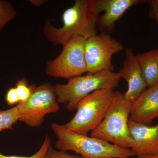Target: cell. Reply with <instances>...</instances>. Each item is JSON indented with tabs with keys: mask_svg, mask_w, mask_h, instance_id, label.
I'll list each match as a JSON object with an SVG mask.
<instances>
[{
	"mask_svg": "<svg viewBox=\"0 0 158 158\" xmlns=\"http://www.w3.org/2000/svg\"><path fill=\"white\" fill-rule=\"evenodd\" d=\"M147 2L144 0H96L97 6L100 13L97 27L102 33L109 34L113 32L115 24L125 12L133 6Z\"/></svg>",
	"mask_w": 158,
	"mask_h": 158,
	"instance_id": "cell-11",
	"label": "cell"
},
{
	"mask_svg": "<svg viewBox=\"0 0 158 158\" xmlns=\"http://www.w3.org/2000/svg\"><path fill=\"white\" fill-rule=\"evenodd\" d=\"M136 158H158V153L153 155H147L137 156Z\"/></svg>",
	"mask_w": 158,
	"mask_h": 158,
	"instance_id": "cell-22",
	"label": "cell"
},
{
	"mask_svg": "<svg viewBox=\"0 0 158 158\" xmlns=\"http://www.w3.org/2000/svg\"><path fill=\"white\" fill-rule=\"evenodd\" d=\"M123 49L121 43L106 33H102L86 39L85 57L87 73L94 74L104 70L113 71V56Z\"/></svg>",
	"mask_w": 158,
	"mask_h": 158,
	"instance_id": "cell-8",
	"label": "cell"
},
{
	"mask_svg": "<svg viewBox=\"0 0 158 158\" xmlns=\"http://www.w3.org/2000/svg\"><path fill=\"white\" fill-rule=\"evenodd\" d=\"M6 100L7 104L9 106L19 103V98L15 88H11L9 89L6 94Z\"/></svg>",
	"mask_w": 158,
	"mask_h": 158,
	"instance_id": "cell-19",
	"label": "cell"
},
{
	"mask_svg": "<svg viewBox=\"0 0 158 158\" xmlns=\"http://www.w3.org/2000/svg\"><path fill=\"white\" fill-rule=\"evenodd\" d=\"M158 118V83L145 90L132 103L129 120L137 123L151 125Z\"/></svg>",
	"mask_w": 158,
	"mask_h": 158,
	"instance_id": "cell-12",
	"label": "cell"
},
{
	"mask_svg": "<svg viewBox=\"0 0 158 158\" xmlns=\"http://www.w3.org/2000/svg\"><path fill=\"white\" fill-rule=\"evenodd\" d=\"M43 158H84L78 156L70 155L65 151H57L54 149L51 145L49 147L45 155Z\"/></svg>",
	"mask_w": 158,
	"mask_h": 158,
	"instance_id": "cell-18",
	"label": "cell"
},
{
	"mask_svg": "<svg viewBox=\"0 0 158 158\" xmlns=\"http://www.w3.org/2000/svg\"><path fill=\"white\" fill-rule=\"evenodd\" d=\"M128 127L133 141L130 149L134 156L158 153V123L152 126L129 120Z\"/></svg>",
	"mask_w": 158,
	"mask_h": 158,
	"instance_id": "cell-9",
	"label": "cell"
},
{
	"mask_svg": "<svg viewBox=\"0 0 158 158\" xmlns=\"http://www.w3.org/2000/svg\"><path fill=\"white\" fill-rule=\"evenodd\" d=\"M19 98V102L26 101L31 96L33 90V85H28L24 78L18 80L15 87Z\"/></svg>",
	"mask_w": 158,
	"mask_h": 158,
	"instance_id": "cell-16",
	"label": "cell"
},
{
	"mask_svg": "<svg viewBox=\"0 0 158 158\" xmlns=\"http://www.w3.org/2000/svg\"><path fill=\"white\" fill-rule=\"evenodd\" d=\"M118 73L121 78L127 82V91L124 94L125 98L134 102L146 90V82L136 55L131 48L127 49L122 68Z\"/></svg>",
	"mask_w": 158,
	"mask_h": 158,
	"instance_id": "cell-10",
	"label": "cell"
},
{
	"mask_svg": "<svg viewBox=\"0 0 158 158\" xmlns=\"http://www.w3.org/2000/svg\"><path fill=\"white\" fill-rule=\"evenodd\" d=\"M149 5V15L158 23V0L148 1Z\"/></svg>",
	"mask_w": 158,
	"mask_h": 158,
	"instance_id": "cell-20",
	"label": "cell"
},
{
	"mask_svg": "<svg viewBox=\"0 0 158 158\" xmlns=\"http://www.w3.org/2000/svg\"><path fill=\"white\" fill-rule=\"evenodd\" d=\"M132 103L124 94L115 91V97L106 116L91 132L93 138L106 141L125 149H130L133 141L128 127Z\"/></svg>",
	"mask_w": 158,
	"mask_h": 158,
	"instance_id": "cell-3",
	"label": "cell"
},
{
	"mask_svg": "<svg viewBox=\"0 0 158 158\" xmlns=\"http://www.w3.org/2000/svg\"><path fill=\"white\" fill-rule=\"evenodd\" d=\"M147 87L158 83V48L136 55Z\"/></svg>",
	"mask_w": 158,
	"mask_h": 158,
	"instance_id": "cell-13",
	"label": "cell"
},
{
	"mask_svg": "<svg viewBox=\"0 0 158 158\" xmlns=\"http://www.w3.org/2000/svg\"><path fill=\"white\" fill-rule=\"evenodd\" d=\"M16 13L14 6L11 3L7 1L0 0V31L9 22L14 19Z\"/></svg>",
	"mask_w": 158,
	"mask_h": 158,
	"instance_id": "cell-15",
	"label": "cell"
},
{
	"mask_svg": "<svg viewBox=\"0 0 158 158\" xmlns=\"http://www.w3.org/2000/svg\"><path fill=\"white\" fill-rule=\"evenodd\" d=\"M51 146L50 138L46 136L42 145L36 153L30 156H8L0 153V158H43L45 155L49 147Z\"/></svg>",
	"mask_w": 158,
	"mask_h": 158,
	"instance_id": "cell-17",
	"label": "cell"
},
{
	"mask_svg": "<svg viewBox=\"0 0 158 158\" xmlns=\"http://www.w3.org/2000/svg\"><path fill=\"white\" fill-rule=\"evenodd\" d=\"M19 113L16 106L6 110H0V132L12 129V126L19 121Z\"/></svg>",
	"mask_w": 158,
	"mask_h": 158,
	"instance_id": "cell-14",
	"label": "cell"
},
{
	"mask_svg": "<svg viewBox=\"0 0 158 158\" xmlns=\"http://www.w3.org/2000/svg\"><path fill=\"white\" fill-rule=\"evenodd\" d=\"M57 138L56 147L59 150L73 151L84 158H129L134 156L130 149L118 147L98 138L66 130L63 125L51 124Z\"/></svg>",
	"mask_w": 158,
	"mask_h": 158,
	"instance_id": "cell-2",
	"label": "cell"
},
{
	"mask_svg": "<svg viewBox=\"0 0 158 158\" xmlns=\"http://www.w3.org/2000/svg\"><path fill=\"white\" fill-rule=\"evenodd\" d=\"M120 80L118 73L104 70L76 77L65 85L57 84L54 88L58 102L67 104L66 109L73 111L76 110L79 102L90 94L101 89H114Z\"/></svg>",
	"mask_w": 158,
	"mask_h": 158,
	"instance_id": "cell-4",
	"label": "cell"
},
{
	"mask_svg": "<svg viewBox=\"0 0 158 158\" xmlns=\"http://www.w3.org/2000/svg\"><path fill=\"white\" fill-rule=\"evenodd\" d=\"M58 103L54 86L48 83L39 86L33 85L29 98L16 106L19 113V121L31 127H39L46 115L58 112L60 109Z\"/></svg>",
	"mask_w": 158,
	"mask_h": 158,
	"instance_id": "cell-6",
	"label": "cell"
},
{
	"mask_svg": "<svg viewBox=\"0 0 158 158\" xmlns=\"http://www.w3.org/2000/svg\"><path fill=\"white\" fill-rule=\"evenodd\" d=\"M30 2L34 6H41L45 2V1L44 0H31L30 1Z\"/></svg>",
	"mask_w": 158,
	"mask_h": 158,
	"instance_id": "cell-21",
	"label": "cell"
},
{
	"mask_svg": "<svg viewBox=\"0 0 158 158\" xmlns=\"http://www.w3.org/2000/svg\"><path fill=\"white\" fill-rule=\"evenodd\" d=\"M100 14L96 0H76L73 6L63 12L62 27H54L48 20L44 25V34L53 45L62 46L75 37L88 39L97 34Z\"/></svg>",
	"mask_w": 158,
	"mask_h": 158,
	"instance_id": "cell-1",
	"label": "cell"
},
{
	"mask_svg": "<svg viewBox=\"0 0 158 158\" xmlns=\"http://www.w3.org/2000/svg\"><path fill=\"white\" fill-rule=\"evenodd\" d=\"M86 40L84 37H75L65 44L60 55L47 63V74L69 81L87 72L85 57Z\"/></svg>",
	"mask_w": 158,
	"mask_h": 158,
	"instance_id": "cell-7",
	"label": "cell"
},
{
	"mask_svg": "<svg viewBox=\"0 0 158 158\" xmlns=\"http://www.w3.org/2000/svg\"><path fill=\"white\" fill-rule=\"evenodd\" d=\"M115 94L113 89H101L90 94L79 102L75 115L63 126L68 131L87 135L102 121Z\"/></svg>",
	"mask_w": 158,
	"mask_h": 158,
	"instance_id": "cell-5",
	"label": "cell"
}]
</instances>
